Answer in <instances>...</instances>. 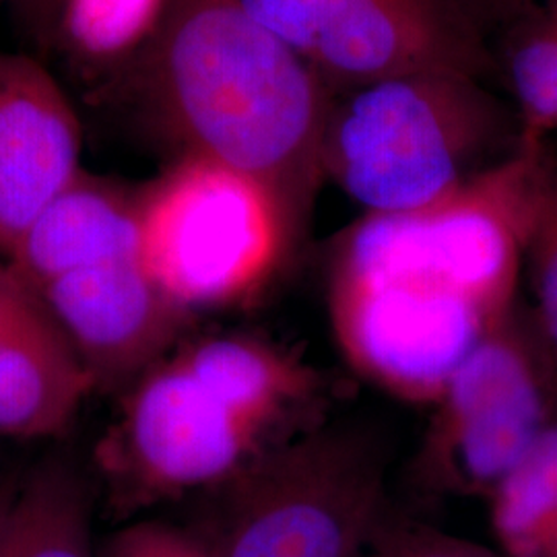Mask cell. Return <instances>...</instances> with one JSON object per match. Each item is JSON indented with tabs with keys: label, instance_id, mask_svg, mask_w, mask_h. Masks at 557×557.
<instances>
[{
	"label": "cell",
	"instance_id": "1",
	"mask_svg": "<svg viewBox=\"0 0 557 557\" xmlns=\"http://www.w3.org/2000/svg\"><path fill=\"white\" fill-rule=\"evenodd\" d=\"M552 158L517 149L418 209L366 213L338 236L326 301L338 349L391 397L432 407L518 301L524 244Z\"/></svg>",
	"mask_w": 557,
	"mask_h": 557
},
{
	"label": "cell",
	"instance_id": "2",
	"mask_svg": "<svg viewBox=\"0 0 557 557\" xmlns=\"http://www.w3.org/2000/svg\"><path fill=\"white\" fill-rule=\"evenodd\" d=\"M182 156L262 184L301 239L324 180L333 96L239 0H170L160 32L122 75Z\"/></svg>",
	"mask_w": 557,
	"mask_h": 557
},
{
	"label": "cell",
	"instance_id": "3",
	"mask_svg": "<svg viewBox=\"0 0 557 557\" xmlns=\"http://www.w3.org/2000/svg\"><path fill=\"white\" fill-rule=\"evenodd\" d=\"M122 395L96 469L110 504L131 515L202 494L314 428L324 380L269 338L223 333L182 341Z\"/></svg>",
	"mask_w": 557,
	"mask_h": 557
},
{
	"label": "cell",
	"instance_id": "4",
	"mask_svg": "<svg viewBox=\"0 0 557 557\" xmlns=\"http://www.w3.org/2000/svg\"><path fill=\"white\" fill-rule=\"evenodd\" d=\"M506 133V110L479 77L425 71L380 81L333 96L324 180L366 213L418 209L483 170Z\"/></svg>",
	"mask_w": 557,
	"mask_h": 557
},
{
	"label": "cell",
	"instance_id": "5",
	"mask_svg": "<svg viewBox=\"0 0 557 557\" xmlns=\"http://www.w3.org/2000/svg\"><path fill=\"white\" fill-rule=\"evenodd\" d=\"M386 469L374 432L319 423L202 492L190 529L215 557H363L388 515Z\"/></svg>",
	"mask_w": 557,
	"mask_h": 557
},
{
	"label": "cell",
	"instance_id": "6",
	"mask_svg": "<svg viewBox=\"0 0 557 557\" xmlns=\"http://www.w3.org/2000/svg\"><path fill=\"white\" fill-rule=\"evenodd\" d=\"M139 230L147 273L188 317L257 296L298 244L262 184L197 156L139 188Z\"/></svg>",
	"mask_w": 557,
	"mask_h": 557
},
{
	"label": "cell",
	"instance_id": "7",
	"mask_svg": "<svg viewBox=\"0 0 557 557\" xmlns=\"http://www.w3.org/2000/svg\"><path fill=\"white\" fill-rule=\"evenodd\" d=\"M411 460L430 494L490 498L557 421V366L527 304L479 343L450 376Z\"/></svg>",
	"mask_w": 557,
	"mask_h": 557
},
{
	"label": "cell",
	"instance_id": "8",
	"mask_svg": "<svg viewBox=\"0 0 557 557\" xmlns=\"http://www.w3.org/2000/svg\"><path fill=\"white\" fill-rule=\"evenodd\" d=\"M34 292L101 393H124L178 347L193 320L161 294L140 255L83 260Z\"/></svg>",
	"mask_w": 557,
	"mask_h": 557
},
{
	"label": "cell",
	"instance_id": "9",
	"mask_svg": "<svg viewBox=\"0 0 557 557\" xmlns=\"http://www.w3.org/2000/svg\"><path fill=\"white\" fill-rule=\"evenodd\" d=\"M81 124L38 60L0 52V259L79 174Z\"/></svg>",
	"mask_w": 557,
	"mask_h": 557
},
{
	"label": "cell",
	"instance_id": "10",
	"mask_svg": "<svg viewBox=\"0 0 557 557\" xmlns=\"http://www.w3.org/2000/svg\"><path fill=\"white\" fill-rule=\"evenodd\" d=\"M91 391L40 296L0 259V438L59 436Z\"/></svg>",
	"mask_w": 557,
	"mask_h": 557
},
{
	"label": "cell",
	"instance_id": "11",
	"mask_svg": "<svg viewBox=\"0 0 557 557\" xmlns=\"http://www.w3.org/2000/svg\"><path fill=\"white\" fill-rule=\"evenodd\" d=\"M106 255H140L139 188L79 170L4 260L38 289L83 260Z\"/></svg>",
	"mask_w": 557,
	"mask_h": 557
},
{
	"label": "cell",
	"instance_id": "12",
	"mask_svg": "<svg viewBox=\"0 0 557 557\" xmlns=\"http://www.w3.org/2000/svg\"><path fill=\"white\" fill-rule=\"evenodd\" d=\"M0 557H96L91 494L73 465L50 458L21 481L0 531Z\"/></svg>",
	"mask_w": 557,
	"mask_h": 557
},
{
	"label": "cell",
	"instance_id": "13",
	"mask_svg": "<svg viewBox=\"0 0 557 557\" xmlns=\"http://www.w3.org/2000/svg\"><path fill=\"white\" fill-rule=\"evenodd\" d=\"M170 0H62L57 46L87 73L122 75L160 32Z\"/></svg>",
	"mask_w": 557,
	"mask_h": 557
},
{
	"label": "cell",
	"instance_id": "14",
	"mask_svg": "<svg viewBox=\"0 0 557 557\" xmlns=\"http://www.w3.org/2000/svg\"><path fill=\"white\" fill-rule=\"evenodd\" d=\"M504 69L518 108V140L543 143L557 131V2L508 23Z\"/></svg>",
	"mask_w": 557,
	"mask_h": 557
},
{
	"label": "cell",
	"instance_id": "15",
	"mask_svg": "<svg viewBox=\"0 0 557 557\" xmlns=\"http://www.w3.org/2000/svg\"><path fill=\"white\" fill-rule=\"evenodd\" d=\"M524 269L533 296L527 308L557 366V163L554 160L539 184L524 244Z\"/></svg>",
	"mask_w": 557,
	"mask_h": 557
},
{
	"label": "cell",
	"instance_id": "16",
	"mask_svg": "<svg viewBox=\"0 0 557 557\" xmlns=\"http://www.w3.org/2000/svg\"><path fill=\"white\" fill-rule=\"evenodd\" d=\"M242 7L306 60L356 0H239Z\"/></svg>",
	"mask_w": 557,
	"mask_h": 557
},
{
	"label": "cell",
	"instance_id": "17",
	"mask_svg": "<svg viewBox=\"0 0 557 557\" xmlns=\"http://www.w3.org/2000/svg\"><path fill=\"white\" fill-rule=\"evenodd\" d=\"M96 557H215L190 527L165 520H135L103 539Z\"/></svg>",
	"mask_w": 557,
	"mask_h": 557
},
{
	"label": "cell",
	"instance_id": "18",
	"mask_svg": "<svg viewBox=\"0 0 557 557\" xmlns=\"http://www.w3.org/2000/svg\"><path fill=\"white\" fill-rule=\"evenodd\" d=\"M363 557H504L416 520H382Z\"/></svg>",
	"mask_w": 557,
	"mask_h": 557
},
{
	"label": "cell",
	"instance_id": "19",
	"mask_svg": "<svg viewBox=\"0 0 557 557\" xmlns=\"http://www.w3.org/2000/svg\"><path fill=\"white\" fill-rule=\"evenodd\" d=\"M11 2L15 4L29 36L40 44L41 50L57 48L62 0H11Z\"/></svg>",
	"mask_w": 557,
	"mask_h": 557
},
{
	"label": "cell",
	"instance_id": "20",
	"mask_svg": "<svg viewBox=\"0 0 557 557\" xmlns=\"http://www.w3.org/2000/svg\"><path fill=\"white\" fill-rule=\"evenodd\" d=\"M462 2L471 11V15H473V9H479V11L487 13V17L504 21L508 25V23L518 20L522 13H527L531 9H537L541 4L557 2V0H462Z\"/></svg>",
	"mask_w": 557,
	"mask_h": 557
},
{
	"label": "cell",
	"instance_id": "21",
	"mask_svg": "<svg viewBox=\"0 0 557 557\" xmlns=\"http://www.w3.org/2000/svg\"><path fill=\"white\" fill-rule=\"evenodd\" d=\"M20 483L21 481H15V479L0 475V531L4 527V520L9 517V512H11V506H13L15 496H17Z\"/></svg>",
	"mask_w": 557,
	"mask_h": 557
},
{
	"label": "cell",
	"instance_id": "22",
	"mask_svg": "<svg viewBox=\"0 0 557 557\" xmlns=\"http://www.w3.org/2000/svg\"><path fill=\"white\" fill-rule=\"evenodd\" d=\"M539 557H557V499L554 512L547 522L545 535H543V545H541V556Z\"/></svg>",
	"mask_w": 557,
	"mask_h": 557
},
{
	"label": "cell",
	"instance_id": "23",
	"mask_svg": "<svg viewBox=\"0 0 557 557\" xmlns=\"http://www.w3.org/2000/svg\"><path fill=\"white\" fill-rule=\"evenodd\" d=\"M4 2H11V0H0V7H2V4H4Z\"/></svg>",
	"mask_w": 557,
	"mask_h": 557
}]
</instances>
